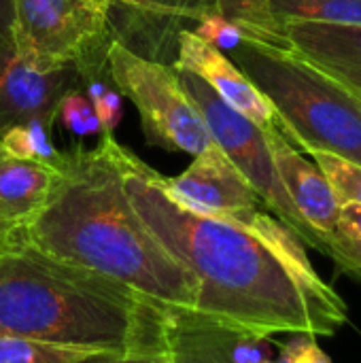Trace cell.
Masks as SVG:
<instances>
[{
  "label": "cell",
  "instance_id": "cell-14",
  "mask_svg": "<svg viewBox=\"0 0 361 363\" xmlns=\"http://www.w3.org/2000/svg\"><path fill=\"white\" fill-rule=\"evenodd\" d=\"M57 174L55 166L0 151V251L17 245L19 232L47 204Z\"/></svg>",
  "mask_w": 361,
  "mask_h": 363
},
{
  "label": "cell",
  "instance_id": "cell-1",
  "mask_svg": "<svg viewBox=\"0 0 361 363\" xmlns=\"http://www.w3.org/2000/svg\"><path fill=\"white\" fill-rule=\"evenodd\" d=\"M123 189L164 247L196 277V315L238 334L334 336L349 319L338 291L321 279L306 245L277 217L255 208L240 219L181 206L157 170L117 149Z\"/></svg>",
  "mask_w": 361,
  "mask_h": 363
},
{
  "label": "cell",
  "instance_id": "cell-3",
  "mask_svg": "<svg viewBox=\"0 0 361 363\" xmlns=\"http://www.w3.org/2000/svg\"><path fill=\"white\" fill-rule=\"evenodd\" d=\"M166 313L26 245L0 251V332L109 357L166 355Z\"/></svg>",
  "mask_w": 361,
  "mask_h": 363
},
{
  "label": "cell",
  "instance_id": "cell-20",
  "mask_svg": "<svg viewBox=\"0 0 361 363\" xmlns=\"http://www.w3.org/2000/svg\"><path fill=\"white\" fill-rule=\"evenodd\" d=\"M87 91L89 102L94 104V111L98 115L100 121V130L102 134H113V130L119 125L121 115H123V102H121V94L115 89L109 70L100 72V74H91L81 79Z\"/></svg>",
  "mask_w": 361,
  "mask_h": 363
},
{
  "label": "cell",
  "instance_id": "cell-17",
  "mask_svg": "<svg viewBox=\"0 0 361 363\" xmlns=\"http://www.w3.org/2000/svg\"><path fill=\"white\" fill-rule=\"evenodd\" d=\"M109 355L64 349L0 332V363H98Z\"/></svg>",
  "mask_w": 361,
  "mask_h": 363
},
{
  "label": "cell",
  "instance_id": "cell-28",
  "mask_svg": "<svg viewBox=\"0 0 361 363\" xmlns=\"http://www.w3.org/2000/svg\"><path fill=\"white\" fill-rule=\"evenodd\" d=\"M98 363H170L166 355H149V357H106Z\"/></svg>",
  "mask_w": 361,
  "mask_h": 363
},
{
  "label": "cell",
  "instance_id": "cell-21",
  "mask_svg": "<svg viewBox=\"0 0 361 363\" xmlns=\"http://www.w3.org/2000/svg\"><path fill=\"white\" fill-rule=\"evenodd\" d=\"M334 187L340 204H361V166L332 153L311 155Z\"/></svg>",
  "mask_w": 361,
  "mask_h": 363
},
{
  "label": "cell",
  "instance_id": "cell-10",
  "mask_svg": "<svg viewBox=\"0 0 361 363\" xmlns=\"http://www.w3.org/2000/svg\"><path fill=\"white\" fill-rule=\"evenodd\" d=\"M79 81L72 68L38 70L26 64L13 43L11 30L0 34V136L28 121H43L53 128L57 102Z\"/></svg>",
  "mask_w": 361,
  "mask_h": 363
},
{
  "label": "cell",
  "instance_id": "cell-6",
  "mask_svg": "<svg viewBox=\"0 0 361 363\" xmlns=\"http://www.w3.org/2000/svg\"><path fill=\"white\" fill-rule=\"evenodd\" d=\"M106 70L115 89L136 106L149 145L191 157L215 145L174 66L143 57L113 38Z\"/></svg>",
  "mask_w": 361,
  "mask_h": 363
},
{
  "label": "cell",
  "instance_id": "cell-2",
  "mask_svg": "<svg viewBox=\"0 0 361 363\" xmlns=\"http://www.w3.org/2000/svg\"><path fill=\"white\" fill-rule=\"evenodd\" d=\"M117 149L113 134H100L94 149L64 151L53 191L17 245L89 270L168 317L196 315L198 281L134 211Z\"/></svg>",
  "mask_w": 361,
  "mask_h": 363
},
{
  "label": "cell",
  "instance_id": "cell-15",
  "mask_svg": "<svg viewBox=\"0 0 361 363\" xmlns=\"http://www.w3.org/2000/svg\"><path fill=\"white\" fill-rule=\"evenodd\" d=\"M238 332L221 328L198 315L172 317L166 334L170 363H232Z\"/></svg>",
  "mask_w": 361,
  "mask_h": 363
},
{
  "label": "cell",
  "instance_id": "cell-27",
  "mask_svg": "<svg viewBox=\"0 0 361 363\" xmlns=\"http://www.w3.org/2000/svg\"><path fill=\"white\" fill-rule=\"evenodd\" d=\"M340 236L361 242V204H343L338 213V230Z\"/></svg>",
  "mask_w": 361,
  "mask_h": 363
},
{
  "label": "cell",
  "instance_id": "cell-25",
  "mask_svg": "<svg viewBox=\"0 0 361 363\" xmlns=\"http://www.w3.org/2000/svg\"><path fill=\"white\" fill-rule=\"evenodd\" d=\"M326 255H330L340 268L361 277V242L340 236L338 232L326 238Z\"/></svg>",
  "mask_w": 361,
  "mask_h": 363
},
{
  "label": "cell",
  "instance_id": "cell-24",
  "mask_svg": "<svg viewBox=\"0 0 361 363\" xmlns=\"http://www.w3.org/2000/svg\"><path fill=\"white\" fill-rule=\"evenodd\" d=\"M272 363H332V359L319 349L317 338L306 334H294L281 347V355Z\"/></svg>",
  "mask_w": 361,
  "mask_h": 363
},
{
  "label": "cell",
  "instance_id": "cell-7",
  "mask_svg": "<svg viewBox=\"0 0 361 363\" xmlns=\"http://www.w3.org/2000/svg\"><path fill=\"white\" fill-rule=\"evenodd\" d=\"M179 77L183 87L200 108L213 140L226 153V157L236 166V170L249 181L253 191L260 196L262 204L270 213H274V217L283 225H287L306 247L323 253L326 245L321 236L306 225V221L300 217V213L296 211L291 198L283 187L264 128H260L249 117L226 104L196 74L187 70H179Z\"/></svg>",
  "mask_w": 361,
  "mask_h": 363
},
{
  "label": "cell",
  "instance_id": "cell-29",
  "mask_svg": "<svg viewBox=\"0 0 361 363\" xmlns=\"http://www.w3.org/2000/svg\"><path fill=\"white\" fill-rule=\"evenodd\" d=\"M13 23V4L11 0H0V34L9 32Z\"/></svg>",
  "mask_w": 361,
  "mask_h": 363
},
{
  "label": "cell",
  "instance_id": "cell-11",
  "mask_svg": "<svg viewBox=\"0 0 361 363\" xmlns=\"http://www.w3.org/2000/svg\"><path fill=\"white\" fill-rule=\"evenodd\" d=\"M264 132L287 196L291 198L296 211L306 221V225L315 234H319L326 245V238L336 234L338 230V213L343 206L334 187L330 185L321 168L304 157L291 140H287L277 123L264 128Z\"/></svg>",
  "mask_w": 361,
  "mask_h": 363
},
{
  "label": "cell",
  "instance_id": "cell-22",
  "mask_svg": "<svg viewBox=\"0 0 361 363\" xmlns=\"http://www.w3.org/2000/svg\"><path fill=\"white\" fill-rule=\"evenodd\" d=\"M55 119L62 121V125H64L68 132H72L74 136L102 134L98 115H96V111H94V104L89 102L87 96H83V94L77 91L74 87L68 89V91L60 98Z\"/></svg>",
  "mask_w": 361,
  "mask_h": 363
},
{
  "label": "cell",
  "instance_id": "cell-4",
  "mask_svg": "<svg viewBox=\"0 0 361 363\" xmlns=\"http://www.w3.org/2000/svg\"><path fill=\"white\" fill-rule=\"evenodd\" d=\"M230 60L268 98L277 128L306 153L361 166V96L291 47L243 38Z\"/></svg>",
  "mask_w": 361,
  "mask_h": 363
},
{
  "label": "cell",
  "instance_id": "cell-5",
  "mask_svg": "<svg viewBox=\"0 0 361 363\" xmlns=\"http://www.w3.org/2000/svg\"><path fill=\"white\" fill-rule=\"evenodd\" d=\"M11 36L19 57L38 70H106L113 40L111 0H11Z\"/></svg>",
  "mask_w": 361,
  "mask_h": 363
},
{
  "label": "cell",
  "instance_id": "cell-9",
  "mask_svg": "<svg viewBox=\"0 0 361 363\" xmlns=\"http://www.w3.org/2000/svg\"><path fill=\"white\" fill-rule=\"evenodd\" d=\"M166 191L185 208L200 215L240 219L262 208L260 196L215 145L194 157L179 177H162Z\"/></svg>",
  "mask_w": 361,
  "mask_h": 363
},
{
  "label": "cell",
  "instance_id": "cell-13",
  "mask_svg": "<svg viewBox=\"0 0 361 363\" xmlns=\"http://www.w3.org/2000/svg\"><path fill=\"white\" fill-rule=\"evenodd\" d=\"M281 32L296 53L361 96V26L285 21Z\"/></svg>",
  "mask_w": 361,
  "mask_h": 363
},
{
  "label": "cell",
  "instance_id": "cell-8",
  "mask_svg": "<svg viewBox=\"0 0 361 363\" xmlns=\"http://www.w3.org/2000/svg\"><path fill=\"white\" fill-rule=\"evenodd\" d=\"M217 11V0H111V32L130 51L174 64L179 34Z\"/></svg>",
  "mask_w": 361,
  "mask_h": 363
},
{
  "label": "cell",
  "instance_id": "cell-26",
  "mask_svg": "<svg viewBox=\"0 0 361 363\" xmlns=\"http://www.w3.org/2000/svg\"><path fill=\"white\" fill-rule=\"evenodd\" d=\"M268 338L238 334L232 347V363H272Z\"/></svg>",
  "mask_w": 361,
  "mask_h": 363
},
{
  "label": "cell",
  "instance_id": "cell-19",
  "mask_svg": "<svg viewBox=\"0 0 361 363\" xmlns=\"http://www.w3.org/2000/svg\"><path fill=\"white\" fill-rule=\"evenodd\" d=\"M217 11L226 19L236 23L245 32V38L264 40L277 47H289L272 32L266 15V0H217Z\"/></svg>",
  "mask_w": 361,
  "mask_h": 363
},
{
  "label": "cell",
  "instance_id": "cell-23",
  "mask_svg": "<svg viewBox=\"0 0 361 363\" xmlns=\"http://www.w3.org/2000/svg\"><path fill=\"white\" fill-rule=\"evenodd\" d=\"M194 32L219 51H232L245 38V32L221 13H209L206 17H202L194 26Z\"/></svg>",
  "mask_w": 361,
  "mask_h": 363
},
{
  "label": "cell",
  "instance_id": "cell-12",
  "mask_svg": "<svg viewBox=\"0 0 361 363\" xmlns=\"http://www.w3.org/2000/svg\"><path fill=\"white\" fill-rule=\"evenodd\" d=\"M172 66L202 79L226 104L249 117L260 128L277 123V115L268 98L223 51L200 38L194 30H183L179 34L177 60Z\"/></svg>",
  "mask_w": 361,
  "mask_h": 363
},
{
  "label": "cell",
  "instance_id": "cell-18",
  "mask_svg": "<svg viewBox=\"0 0 361 363\" xmlns=\"http://www.w3.org/2000/svg\"><path fill=\"white\" fill-rule=\"evenodd\" d=\"M0 151L17 160L43 162L55 168L64 157V151H57L51 143V125L38 119L9 128L0 136Z\"/></svg>",
  "mask_w": 361,
  "mask_h": 363
},
{
  "label": "cell",
  "instance_id": "cell-16",
  "mask_svg": "<svg viewBox=\"0 0 361 363\" xmlns=\"http://www.w3.org/2000/svg\"><path fill=\"white\" fill-rule=\"evenodd\" d=\"M266 15L272 32L285 40L281 32L285 21L361 26V0H266Z\"/></svg>",
  "mask_w": 361,
  "mask_h": 363
}]
</instances>
